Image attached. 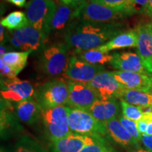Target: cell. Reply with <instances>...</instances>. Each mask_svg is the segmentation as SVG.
Masks as SVG:
<instances>
[{
	"label": "cell",
	"mask_w": 152,
	"mask_h": 152,
	"mask_svg": "<svg viewBox=\"0 0 152 152\" xmlns=\"http://www.w3.org/2000/svg\"><path fill=\"white\" fill-rule=\"evenodd\" d=\"M88 85L102 100L117 99L120 91L124 88L114 78L111 72L106 71L96 75Z\"/></svg>",
	"instance_id": "obj_12"
},
{
	"label": "cell",
	"mask_w": 152,
	"mask_h": 152,
	"mask_svg": "<svg viewBox=\"0 0 152 152\" xmlns=\"http://www.w3.org/2000/svg\"><path fill=\"white\" fill-rule=\"evenodd\" d=\"M81 152H116V151L104 143V140L100 139L96 142V143L87 146Z\"/></svg>",
	"instance_id": "obj_30"
},
{
	"label": "cell",
	"mask_w": 152,
	"mask_h": 152,
	"mask_svg": "<svg viewBox=\"0 0 152 152\" xmlns=\"http://www.w3.org/2000/svg\"><path fill=\"white\" fill-rule=\"evenodd\" d=\"M74 53L80 59L94 66H103L108 63L110 64L113 58L112 54L102 52L97 49L82 51V52H74Z\"/></svg>",
	"instance_id": "obj_23"
},
{
	"label": "cell",
	"mask_w": 152,
	"mask_h": 152,
	"mask_svg": "<svg viewBox=\"0 0 152 152\" xmlns=\"http://www.w3.org/2000/svg\"><path fill=\"white\" fill-rule=\"evenodd\" d=\"M42 32L30 25L7 33V39L11 47L21 52L37 50L47 39Z\"/></svg>",
	"instance_id": "obj_8"
},
{
	"label": "cell",
	"mask_w": 152,
	"mask_h": 152,
	"mask_svg": "<svg viewBox=\"0 0 152 152\" xmlns=\"http://www.w3.org/2000/svg\"><path fill=\"white\" fill-rule=\"evenodd\" d=\"M91 2H94L104 5L109 8L124 11L132 15L135 14L133 9L132 0H89Z\"/></svg>",
	"instance_id": "obj_26"
},
{
	"label": "cell",
	"mask_w": 152,
	"mask_h": 152,
	"mask_svg": "<svg viewBox=\"0 0 152 152\" xmlns=\"http://www.w3.org/2000/svg\"><path fill=\"white\" fill-rule=\"evenodd\" d=\"M116 80L125 89L150 92L149 75L135 72H111Z\"/></svg>",
	"instance_id": "obj_16"
},
{
	"label": "cell",
	"mask_w": 152,
	"mask_h": 152,
	"mask_svg": "<svg viewBox=\"0 0 152 152\" xmlns=\"http://www.w3.org/2000/svg\"><path fill=\"white\" fill-rule=\"evenodd\" d=\"M121 23H99L76 18L66 31V44L74 52L96 49L123 33Z\"/></svg>",
	"instance_id": "obj_1"
},
{
	"label": "cell",
	"mask_w": 152,
	"mask_h": 152,
	"mask_svg": "<svg viewBox=\"0 0 152 152\" xmlns=\"http://www.w3.org/2000/svg\"><path fill=\"white\" fill-rule=\"evenodd\" d=\"M68 82L55 79L44 83L36 90L35 99L42 110L65 106L68 99Z\"/></svg>",
	"instance_id": "obj_2"
},
{
	"label": "cell",
	"mask_w": 152,
	"mask_h": 152,
	"mask_svg": "<svg viewBox=\"0 0 152 152\" xmlns=\"http://www.w3.org/2000/svg\"><path fill=\"white\" fill-rule=\"evenodd\" d=\"M0 68H1V77L7 79L16 78L18 73L14 71L10 66L5 64L2 60L0 61Z\"/></svg>",
	"instance_id": "obj_31"
},
{
	"label": "cell",
	"mask_w": 152,
	"mask_h": 152,
	"mask_svg": "<svg viewBox=\"0 0 152 152\" xmlns=\"http://www.w3.org/2000/svg\"><path fill=\"white\" fill-rule=\"evenodd\" d=\"M128 13L109 8L105 6L87 1L79 7L77 18L85 21L99 23H118L130 16Z\"/></svg>",
	"instance_id": "obj_7"
},
{
	"label": "cell",
	"mask_w": 152,
	"mask_h": 152,
	"mask_svg": "<svg viewBox=\"0 0 152 152\" xmlns=\"http://www.w3.org/2000/svg\"><path fill=\"white\" fill-rule=\"evenodd\" d=\"M145 134H147V135H152V118L149 120V122H148L147 128Z\"/></svg>",
	"instance_id": "obj_36"
},
{
	"label": "cell",
	"mask_w": 152,
	"mask_h": 152,
	"mask_svg": "<svg viewBox=\"0 0 152 152\" xmlns=\"http://www.w3.org/2000/svg\"><path fill=\"white\" fill-rule=\"evenodd\" d=\"M111 63V67L120 71L135 72L150 74L144 67L141 57L138 54L131 52L113 53Z\"/></svg>",
	"instance_id": "obj_14"
},
{
	"label": "cell",
	"mask_w": 152,
	"mask_h": 152,
	"mask_svg": "<svg viewBox=\"0 0 152 152\" xmlns=\"http://www.w3.org/2000/svg\"><path fill=\"white\" fill-rule=\"evenodd\" d=\"M60 1L64 4L75 7V8H79L85 2H87V0H60Z\"/></svg>",
	"instance_id": "obj_33"
},
{
	"label": "cell",
	"mask_w": 152,
	"mask_h": 152,
	"mask_svg": "<svg viewBox=\"0 0 152 152\" xmlns=\"http://www.w3.org/2000/svg\"><path fill=\"white\" fill-rule=\"evenodd\" d=\"M102 138L72 133L67 137L53 142L54 152H81L87 146L96 143Z\"/></svg>",
	"instance_id": "obj_15"
},
{
	"label": "cell",
	"mask_w": 152,
	"mask_h": 152,
	"mask_svg": "<svg viewBox=\"0 0 152 152\" xmlns=\"http://www.w3.org/2000/svg\"><path fill=\"white\" fill-rule=\"evenodd\" d=\"M104 66L92 65L73 54L69 57L67 68L64 74L69 80L88 84L95 76L104 72Z\"/></svg>",
	"instance_id": "obj_9"
},
{
	"label": "cell",
	"mask_w": 152,
	"mask_h": 152,
	"mask_svg": "<svg viewBox=\"0 0 152 152\" xmlns=\"http://www.w3.org/2000/svg\"><path fill=\"white\" fill-rule=\"evenodd\" d=\"M117 99L139 107L152 106L151 94L144 91L123 88L120 91Z\"/></svg>",
	"instance_id": "obj_22"
},
{
	"label": "cell",
	"mask_w": 152,
	"mask_h": 152,
	"mask_svg": "<svg viewBox=\"0 0 152 152\" xmlns=\"http://www.w3.org/2000/svg\"><path fill=\"white\" fill-rule=\"evenodd\" d=\"M141 142L146 149L152 151V135L143 134L141 139Z\"/></svg>",
	"instance_id": "obj_34"
},
{
	"label": "cell",
	"mask_w": 152,
	"mask_h": 152,
	"mask_svg": "<svg viewBox=\"0 0 152 152\" xmlns=\"http://www.w3.org/2000/svg\"><path fill=\"white\" fill-rule=\"evenodd\" d=\"M7 1L19 7H23L26 5V0H7Z\"/></svg>",
	"instance_id": "obj_35"
},
{
	"label": "cell",
	"mask_w": 152,
	"mask_h": 152,
	"mask_svg": "<svg viewBox=\"0 0 152 152\" xmlns=\"http://www.w3.org/2000/svg\"><path fill=\"white\" fill-rule=\"evenodd\" d=\"M137 46V35L135 30H129L123 32L115 37L111 40L102 45L98 48L102 52L108 53L114 49L136 47Z\"/></svg>",
	"instance_id": "obj_21"
},
{
	"label": "cell",
	"mask_w": 152,
	"mask_h": 152,
	"mask_svg": "<svg viewBox=\"0 0 152 152\" xmlns=\"http://www.w3.org/2000/svg\"><path fill=\"white\" fill-rule=\"evenodd\" d=\"M133 9L135 14L144 13L147 10L149 0H132Z\"/></svg>",
	"instance_id": "obj_32"
},
{
	"label": "cell",
	"mask_w": 152,
	"mask_h": 152,
	"mask_svg": "<svg viewBox=\"0 0 152 152\" xmlns=\"http://www.w3.org/2000/svg\"><path fill=\"white\" fill-rule=\"evenodd\" d=\"M147 16H148L149 17V18H151L152 19V10H150V11H146L145 13H144Z\"/></svg>",
	"instance_id": "obj_40"
},
{
	"label": "cell",
	"mask_w": 152,
	"mask_h": 152,
	"mask_svg": "<svg viewBox=\"0 0 152 152\" xmlns=\"http://www.w3.org/2000/svg\"><path fill=\"white\" fill-rule=\"evenodd\" d=\"M56 9L54 0H29L26 5V15L30 26L47 37Z\"/></svg>",
	"instance_id": "obj_3"
},
{
	"label": "cell",
	"mask_w": 152,
	"mask_h": 152,
	"mask_svg": "<svg viewBox=\"0 0 152 152\" xmlns=\"http://www.w3.org/2000/svg\"><path fill=\"white\" fill-rule=\"evenodd\" d=\"M122 109V115L127 118L137 122L144 116L141 108L130 104L124 101L120 102Z\"/></svg>",
	"instance_id": "obj_27"
},
{
	"label": "cell",
	"mask_w": 152,
	"mask_h": 152,
	"mask_svg": "<svg viewBox=\"0 0 152 152\" xmlns=\"http://www.w3.org/2000/svg\"><path fill=\"white\" fill-rule=\"evenodd\" d=\"M137 35V52L146 70L152 75V31L149 23L139 24L135 28Z\"/></svg>",
	"instance_id": "obj_13"
},
{
	"label": "cell",
	"mask_w": 152,
	"mask_h": 152,
	"mask_svg": "<svg viewBox=\"0 0 152 152\" xmlns=\"http://www.w3.org/2000/svg\"><path fill=\"white\" fill-rule=\"evenodd\" d=\"M14 152H44L42 148L33 140L23 139L18 142Z\"/></svg>",
	"instance_id": "obj_29"
},
{
	"label": "cell",
	"mask_w": 152,
	"mask_h": 152,
	"mask_svg": "<svg viewBox=\"0 0 152 152\" xmlns=\"http://www.w3.org/2000/svg\"><path fill=\"white\" fill-rule=\"evenodd\" d=\"M1 25L9 30H18L29 26L26 14L22 11H14L4 18H1Z\"/></svg>",
	"instance_id": "obj_25"
},
{
	"label": "cell",
	"mask_w": 152,
	"mask_h": 152,
	"mask_svg": "<svg viewBox=\"0 0 152 152\" xmlns=\"http://www.w3.org/2000/svg\"><path fill=\"white\" fill-rule=\"evenodd\" d=\"M130 152H152L151 151H149V150L146 149H142V148H136L135 149H133L132 151Z\"/></svg>",
	"instance_id": "obj_38"
},
{
	"label": "cell",
	"mask_w": 152,
	"mask_h": 152,
	"mask_svg": "<svg viewBox=\"0 0 152 152\" xmlns=\"http://www.w3.org/2000/svg\"><path fill=\"white\" fill-rule=\"evenodd\" d=\"M121 103L116 98L108 100L98 99L89 110L95 118L101 123H105L111 120L118 118L121 115Z\"/></svg>",
	"instance_id": "obj_17"
},
{
	"label": "cell",
	"mask_w": 152,
	"mask_h": 152,
	"mask_svg": "<svg viewBox=\"0 0 152 152\" xmlns=\"http://www.w3.org/2000/svg\"><path fill=\"white\" fill-rule=\"evenodd\" d=\"M108 134L120 145L125 147L138 148L139 143L132 137L121 124L119 120L115 118L105 123Z\"/></svg>",
	"instance_id": "obj_19"
},
{
	"label": "cell",
	"mask_w": 152,
	"mask_h": 152,
	"mask_svg": "<svg viewBox=\"0 0 152 152\" xmlns=\"http://www.w3.org/2000/svg\"><path fill=\"white\" fill-rule=\"evenodd\" d=\"M69 49L66 44L54 45L45 49L39 59L42 71L49 76L65 73L69 59L68 55Z\"/></svg>",
	"instance_id": "obj_6"
},
{
	"label": "cell",
	"mask_w": 152,
	"mask_h": 152,
	"mask_svg": "<svg viewBox=\"0 0 152 152\" xmlns=\"http://www.w3.org/2000/svg\"><path fill=\"white\" fill-rule=\"evenodd\" d=\"M78 9L60 3L57 7L51 24V33L60 32L69 28L71 24L77 18Z\"/></svg>",
	"instance_id": "obj_18"
},
{
	"label": "cell",
	"mask_w": 152,
	"mask_h": 152,
	"mask_svg": "<svg viewBox=\"0 0 152 152\" xmlns=\"http://www.w3.org/2000/svg\"><path fill=\"white\" fill-rule=\"evenodd\" d=\"M68 99L67 105L73 109L89 111L96 101L99 99L97 94L88 84L68 80Z\"/></svg>",
	"instance_id": "obj_10"
},
{
	"label": "cell",
	"mask_w": 152,
	"mask_h": 152,
	"mask_svg": "<svg viewBox=\"0 0 152 152\" xmlns=\"http://www.w3.org/2000/svg\"><path fill=\"white\" fill-rule=\"evenodd\" d=\"M7 47H5L4 45H1V47H0V50H1V57L3 56L5 54H7Z\"/></svg>",
	"instance_id": "obj_37"
},
{
	"label": "cell",
	"mask_w": 152,
	"mask_h": 152,
	"mask_svg": "<svg viewBox=\"0 0 152 152\" xmlns=\"http://www.w3.org/2000/svg\"><path fill=\"white\" fill-rule=\"evenodd\" d=\"M68 106H59L42 110L41 118L47 136L52 142L73 133L68 123Z\"/></svg>",
	"instance_id": "obj_5"
},
{
	"label": "cell",
	"mask_w": 152,
	"mask_h": 152,
	"mask_svg": "<svg viewBox=\"0 0 152 152\" xmlns=\"http://www.w3.org/2000/svg\"><path fill=\"white\" fill-rule=\"evenodd\" d=\"M68 123L71 132L102 138L108 134L105 123L98 121L88 111L70 108L68 109Z\"/></svg>",
	"instance_id": "obj_4"
},
{
	"label": "cell",
	"mask_w": 152,
	"mask_h": 152,
	"mask_svg": "<svg viewBox=\"0 0 152 152\" xmlns=\"http://www.w3.org/2000/svg\"><path fill=\"white\" fill-rule=\"evenodd\" d=\"M150 28H151V31H152V23H150Z\"/></svg>",
	"instance_id": "obj_41"
},
{
	"label": "cell",
	"mask_w": 152,
	"mask_h": 152,
	"mask_svg": "<svg viewBox=\"0 0 152 152\" xmlns=\"http://www.w3.org/2000/svg\"><path fill=\"white\" fill-rule=\"evenodd\" d=\"M118 119L119 120V121L121 122V124L123 125V126L128 130V132L130 133L131 135L132 136V137L134 138L138 143L141 142L142 135L140 134V132H139L137 122L134 121H132V120L127 118L123 116L122 114H121V115L118 117Z\"/></svg>",
	"instance_id": "obj_28"
},
{
	"label": "cell",
	"mask_w": 152,
	"mask_h": 152,
	"mask_svg": "<svg viewBox=\"0 0 152 152\" xmlns=\"http://www.w3.org/2000/svg\"><path fill=\"white\" fill-rule=\"evenodd\" d=\"M35 90L29 81L17 78L1 80V96L9 102H19L32 98Z\"/></svg>",
	"instance_id": "obj_11"
},
{
	"label": "cell",
	"mask_w": 152,
	"mask_h": 152,
	"mask_svg": "<svg viewBox=\"0 0 152 152\" xmlns=\"http://www.w3.org/2000/svg\"><path fill=\"white\" fill-rule=\"evenodd\" d=\"M42 109L33 98L22 101L17 104V116L22 122L32 125L37 122L42 118Z\"/></svg>",
	"instance_id": "obj_20"
},
{
	"label": "cell",
	"mask_w": 152,
	"mask_h": 152,
	"mask_svg": "<svg viewBox=\"0 0 152 152\" xmlns=\"http://www.w3.org/2000/svg\"><path fill=\"white\" fill-rule=\"evenodd\" d=\"M30 52H7L1 57V59L18 74L27 64L28 56Z\"/></svg>",
	"instance_id": "obj_24"
},
{
	"label": "cell",
	"mask_w": 152,
	"mask_h": 152,
	"mask_svg": "<svg viewBox=\"0 0 152 152\" xmlns=\"http://www.w3.org/2000/svg\"><path fill=\"white\" fill-rule=\"evenodd\" d=\"M149 79H150V92L152 95V75H149Z\"/></svg>",
	"instance_id": "obj_39"
}]
</instances>
